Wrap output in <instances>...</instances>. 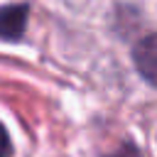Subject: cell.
<instances>
[{
	"label": "cell",
	"mask_w": 157,
	"mask_h": 157,
	"mask_svg": "<svg viewBox=\"0 0 157 157\" xmlns=\"http://www.w3.org/2000/svg\"><path fill=\"white\" fill-rule=\"evenodd\" d=\"M29 17V7L22 5H2L0 7V39L5 42H17L25 34Z\"/></svg>",
	"instance_id": "2"
},
{
	"label": "cell",
	"mask_w": 157,
	"mask_h": 157,
	"mask_svg": "<svg viewBox=\"0 0 157 157\" xmlns=\"http://www.w3.org/2000/svg\"><path fill=\"white\" fill-rule=\"evenodd\" d=\"M132 61H135L140 76H142L147 83L157 86V32L150 34V37H145V39H140V42L135 44V49H132Z\"/></svg>",
	"instance_id": "1"
},
{
	"label": "cell",
	"mask_w": 157,
	"mask_h": 157,
	"mask_svg": "<svg viewBox=\"0 0 157 157\" xmlns=\"http://www.w3.org/2000/svg\"><path fill=\"white\" fill-rule=\"evenodd\" d=\"M10 150H12V145H10L7 130H5L2 123H0V157H10Z\"/></svg>",
	"instance_id": "3"
},
{
	"label": "cell",
	"mask_w": 157,
	"mask_h": 157,
	"mask_svg": "<svg viewBox=\"0 0 157 157\" xmlns=\"http://www.w3.org/2000/svg\"><path fill=\"white\" fill-rule=\"evenodd\" d=\"M115 157H140V155H137L132 147H125V150H123V152H118Z\"/></svg>",
	"instance_id": "4"
}]
</instances>
